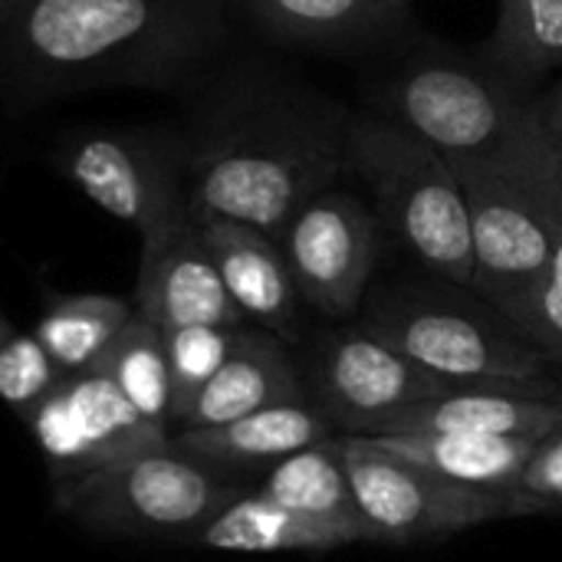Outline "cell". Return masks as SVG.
<instances>
[{
    "label": "cell",
    "mask_w": 562,
    "mask_h": 562,
    "mask_svg": "<svg viewBox=\"0 0 562 562\" xmlns=\"http://www.w3.org/2000/svg\"><path fill=\"white\" fill-rule=\"evenodd\" d=\"M362 329L405 352L451 385L557 389L547 356L510 323H494L468 306L425 293H395L372 306Z\"/></svg>",
    "instance_id": "7"
},
{
    "label": "cell",
    "mask_w": 562,
    "mask_h": 562,
    "mask_svg": "<svg viewBox=\"0 0 562 562\" xmlns=\"http://www.w3.org/2000/svg\"><path fill=\"white\" fill-rule=\"evenodd\" d=\"M66 372L53 362L33 333H10L0 342V402H7L20 418L33 412Z\"/></svg>",
    "instance_id": "26"
},
{
    "label": "cell",
    "mask_w": 562,
    "mask_h": 562,
    "mask_svg": "<svg viewBox=\"0 0 562 562\" xmlns=\"http://www.w3.org/2000/svg\"><path fill=\"white\" fill-rule=\"evenodd\" d=\"M487 63L507 82H530L562 66V0H501Z\"/></svg>",
    "instance_id": "23"
},
{
    "label": "cell",
    "mask_w": 562,
    "mask_h": 562,
    "mask_svg": "<svg viewBox=\"0 0 562 562\" xmlns=\"http://www.w3.org/2000/svg\"><path fill=\"white\" fill-rule=\"evenodd\" d=\"M286 402H306V392L293 359L286 356L283 339L267 329L244 326L234 352L201 389V395L181 418V428L224 425Z\"/></svg>",
    "instance_id": "18"
},
{
    "label": "cell",
    "mask_w": 562,
    "mask_h": 562,
    "mask_svg": "<svg viewBox=\"0 0 562 562\" xmlns=\"http://www.w3.org/2000/svg\"><path fill=\"white\" fill-rule=\"evenodd\" d=\"M178 125L191 214L280 237L286 221L349 168L352 112L260 63L217 66Z\"/></svg>",
    "instance_id": "1"
},
{
    "label": "cell",
    "mask_w": 562,
    "mask_h": 562,
    "mask_svg": "<svg viewBox=\"0 0 562 562\" xmlns=\"http://www.w3.org/2000/svg\"><path fill=\"white\" fill-rule=\"evenodd\" d=\"M277 244L290 263L300 300L342 319L352 316L366 296L382 250V224L359 194L329 188L286 221Z\"/></svg>",
    "instance_id": "11"
},
{
    "label": "cell",
    "mask_w": 562,
    "mask_h": 562,
    "mask_svg": "<svg viewBox=\"0 0 562 562\" xmlns=\"http://www.w3.org/2000/svg\"><path fill=\"white\" fill-rule=\"evenodd\" d=\"M313 382L319 412L349 435H372L392 415L458 389L362 326L323 339Z\"/></svg>",
    "instance_id": "12"
},
{
    "label": "cell",
    "mask_w": 562,
    "mask_h": 562,
    "mask_svg": "<svg viewBox=\"0 0 562 562\" xmlns=\"http://www.w3.org/2000/svg\"><path fill=\"white\" fill-rule=\"evenodd\" d=\"M10 333H13V326H10V323H7V316L0 313V342H3V339H7Z\"/></svg>",
    "instance_id": "31"
},
{
    "label": "cell",
    "mask_w": 562,
    "mask_h": 562,
    "mask_svg": "<svg viewBox=\"0 0 562 562\" xmlns=\"http://www.w3.org/2000/svg\"><path fill=\"white\" fill-rule=\"evenodd\" d=\"M240 491L214 468L191 461L171 445L56 484V510L109 537L191 540Z\"/></svg>",
    "instance_id": "6"
},
{
    "label": "cell",
    "mask_w": 562,
    "mask_h": 562,
    "mask_svg": "<svg viewBox=\"0 0 562 562\" xmlns=\"http://www.w3.org/2000/svg\"><path fill=\"white\" fill-rule=\"evenodd\" d=\"M0 3H3V0H0Z\"/></svg>",
    "instance_id": "32"
},
{
    "label": "cell",
    "mask_w": 562,
    "mask_h": 562,
    "mask_svg": "<svg viewBox=\"0 0 562 562\" xmlns=\"http://www.w3.org/2000/svg\"><path fill=\"white\" fill-rule=\"evenodd\" d=\"M135 316V303L109 293H72L56 296L33 326V336L53 356V362L69 372L92 369L125 323Z\"/></svg>",
    "instance_id": "22"
},
{
    "label": "cell",
    "mask_w": 562,
    "mask_h": 562,
    "mask_svg": "<svg viewBox=\"0 0 562 562\" xmlns=\"http://www.w3.org/2000/svg\"><path fill=\"white\" fill-rule=\"evenodd\" d=\"M392 122L451 161H494L533 122V99H520L497 72L425 56L398 72L385 92Z\"/></svg>",
    "instance_id": "8"
},
{
    "label": "cell",
    "mask_w": 562,
    "mask_h": 562,
    "mask_svg": "<svg viewBox=\"0 0 562 562\" xmlns=\"http://www.w3.org/2000/svg\"><path fill=\"white\" fill-rule=\"evenodd\" d=\"M23 422L49 464L53 484L171 445V431L151 425L102 369L69 372L33 412L23 415Z\"/></svg>",
    "instance_id": "10"
},
{
    "label": "cell",
    "mask_w": 562,
    "mask_h": 562,
    "mask_svg": "<svg viewBox=\"0 0 562 562\" xmlns=\"http://www.w3.org/2000/svg\"><path fill=\"white\" fill-rule=\"evenodd\" d=\"M504 497L507 517L562 514V428L533 448L530 461Z\"/></svg>",
    "instance_id": "27"
},
{
    "label": "cell",
    "mask_w": 562,
    "mask_h": 562,
    "mask_svg": "<svg viewBox=\"0 0 562 562\" xmlns=\"http://www.w3.org/2000/svg\"><path fill=\"white\" fill-rule=\"evenodd\" d=\"M102 369L115 389L158 428L171 431V372H168V349L165 333L135 313L105 356L92 366Z\"/></svg>",
    "instance_id": "24"
},
{
    "label": "cell",
    "mask_w": 562,
    "mask_h": 562,
    "mask_svg": "<svg viewBox=\"0 0 562 562\" xmlns=\"http://www.w3.org/2000/svg\"><path fill=\"white\" fill-rule=\"evenodd\" d=\"M398 458L464 487L507 494L520 477L540 441L497 438V435H458V431H412V435H369Z\"/></svg>",
    "instance_id": "20"
},
{
    "label": "cell",
    "mask_w": 562,
    "mask_h": 562,
    "mask_svg": "<svg viewBox=\"0 0 562 562\" xmlns=\"http://www.w3.org/2000/svg\"><path fill=\"white\" fill-rule=\"evenodd\" d=\"M339 458L352 484L362 543L412 547L507 517L504 494L445 481L369 435L339 438Z\"/></svg>",
    "instance_id": "9"
},
{
    "label": "cell",
    "mask_w": 562,
    "mask_h": 562,
    "mask_svg": "<svg viewBox=\"0 0 562 562\" xmlns=\"http://www.w3.org/2000/svg\"><path fill=\"white\" fill-rule=\"evenodd\" d=\"M260 494L303 517L342 527L362 540L352 484L339 458V438H326L273 464L260 484Z\"/></svg>",
    "instance_id": "21"
},
{
    "label": "cell",
    "mask_w": 562,
    "mask_h": 562,
    "mask_svg": "<svg viewBox=\"0 0 562 562\" xmlns=\"http://www.w3.org/2000/svg\"><path fill=\"white\" fill-rule=\"evenodd\" d=\"M562 428L560 389H507V385H461L428 402H418L372 435H412V431H458V435H497L543 441Z\"/></svg>",
    "instance_id": "15"
},
{
    "label": "cell",
    "mask_w": 562,
    "mask_h": 562,
    "mask_svg": "<svg viewBox=\"0 0 562 562\" xmlns=\"http://www.w3.org/2000/svg\"><path fill=\"white\" fill-rule=\"evenodd\" d=\"M329 418L310 402H286L273 408H260L254 415L207 425V428H181L171 435V448L188 454L204 468H273L283 458L319 445L329 435Z\"/></svg>",
    "instance_id": "17"
},
{
    "label": "cell",
    "mask_w": 562,
    "mask_h": 562,
    "mask_svg": "<svg viewBox=\"0 0 562 562\" xmlns=\"http://www.w3.org/2000/svg\"><path fill=\"white\" fill-rule=\"evenodd\" d=\"M257 33L286 46L359 49L405 36L408 0H231Z\"/></svg>",
    "instance_id": "16"
},
{
    "label": "cell",
    "mask_w": 562,
    "mask_h": 562,
    "mask_svg": "<svg viewBox=\"0 0 562 562\" xmlns=\"http://www.w3.org/2000/svg\"><path fill=\"white\" fill-rule=\"evenodd\" d=\"M191 543L221 553H329L362 540L342 527L303 517L257 491L234 497L191 537Z\"/></svg>",
    "instance_id": "19"
},
{
    "label": "cell",
    "mask_w": 562,
    "mask_h": 562,
    "mask_svg": "<svg viewBox=\"0 0 562 562\" xmlns=\"http://www.w3.org/2000/svg\"><path fill=\"white\" fill-rule=\"evenodd\" d=\"M231 49V0H3L0 95L33 109L95 89L191 95Z\"/></svg>",
    "instance_id": "2"
},
{
    "label": "cell",
    "mask_w": 562,
    "mask_h": 562,
    "mask_svg": "<svg viewBox=\"0 0 562 562\" xmlns=\"http://www.w3.org/2000/svg\"><path fill=\"white\" fill-rule=\"evenodd\" d=\"M132 303L161 333L181 326H247L194 217L161 237L142 240Z\"/></svg>",
    "instance_id": "13"
},
{
    "label": "cell",
    "mask_w": 562,
    "mask_h": 562,
    "mask_svg": "<svg viewBox=\"0 0 562 562\" xmlns=\"http://www.w3.org/2000/svg\"><path fill=\"white\" fill-rule=\"evenodd\" d=\"M191 217L221 270L231 300L247 316V323H257L260 329L280 336L283 342H293L300 290L277 237L244 221H231L217 214H191Z\"/></svg>",
    "instance_id": "14"
},
{
    "label": "cell",
    "mask_w": 562,
    "mask_h": 562,
    "mask_svg": "<svg viewBox=\"0 0 562 562\" xmlns=\"http://www.w3.org/2000/svg\"><path fill=\"white\" fill-rule=\"evenodd\" d=\"M53 168L105 214L132 224L142 240L191 221L184 145L178 128L92 125L66 132Z\"/></svg>",
    "instance_id": "5"
},
{
    "label": "cell",
    "mask_w": 562,
    "mask_h": 562,
    "mask_svg": "<svg viewBox=\"0 0 562 562\" xmlns=\"http://www.w3.org/2000/svg\"><path fill=\"white\" fill-rule=\"evenodd\" d=\"M349 168L369 184L379 217L431 273L474 290L471 207L451 158L392 119L356 115Z\"/></svg>",
    "instance_id": "4"
},
{
    "label": "cell",
    "mask_w": 562,
    "mask_h": 562,
    "mask_svg": "<svg viewBox=\"0 0 562 562\" xmlns=\"http://www.w3.org/2000/svg\"><path fill=\"white\" fill-rule=\"evenodd\" d=\"M553 148H557V188H560V201H562V145L553 142Z\"/></svg>",
    "instance_id": "30"
},
{
    "label": "cell",
    "mask_w": 562,
    "mask_h": 562,
    "mask_svg": "<svg viewBox=\"0 0 562 562\" xmlns=\"http://www.w3.org/2000/svg\"><path fill=\"white\" fill-rule=\"evenodd\" d=\"M527 339L547 359H553V362L562 366V207L557 224H553L550 260H547V273H543L540 290H537V300H533Z\"/></svg>",
    "instance_id": "28"
},
{
    "label": "cell",
    "mask_w": 562,
    "mask_h": 562,
    "mask_svg": "<svg viewBox=\"0 0 562 562\" xmlns=\"http://www.w3.org/2000/svg\"><path fill=\"white\" fill-rule=\"evenodd\" d=\"M244 329V326H240ZM234 326H181L165 333L168 372H171V425H181L201 389L217 375L237 346Z\"/></svg>",
    "instance_id": "25"
},
{
    "label": "cell",
    "mask_w": 562,
    "mask_h": 562,
    "mask_svg": "<svg viewBox=\"0 0 562 562\" xmlns=\"http://www.w3.org/2000/svg\"><path fill=\"white\" fill-rule=\"evenodd\" d=\"M533 109H537V119L540 125L547 128V135L562 145V79L540 99H533Z\"/></svg>",
    "instance_id": "29"
},
{
    "label": "cell",
    "mask_w": 562,
    "mask_h": 562,
    "mask_svg": "<svg viewBox=\"0 0 562 562\" xmlns=\"http://www.w3.org/2000/svg\"><path fill=\"white\" fill-rule=\"evenodd\" d=\"M451 165L464 181L471 207L474 290L527 339L562 207L553 138L533 115L507 155Z\"/></svg>",
    "instance_id": "3"
}]
</instances>
